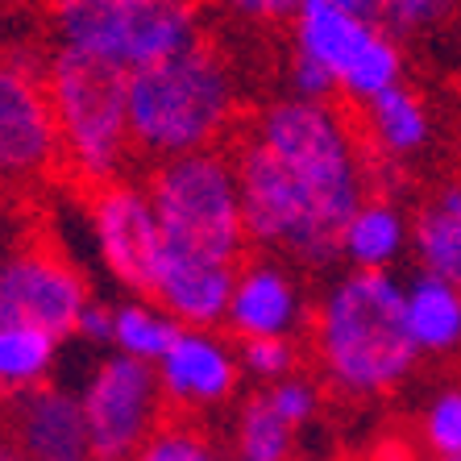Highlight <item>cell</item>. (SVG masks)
Here are the masks:
<instances>
[{"label":"cell","mask_w":461,"mask_h":461,"mask_svg":"<svg viewBox=\"0 0 461 461\" xmlns=\"http://www.w3.org/2000/svg\"><path fill=\"white\" fill-rule=\"evenodd\" d=\"M420 445L437 461L461 457V383H440L420 403Z\"/></svg>","instance_id":"24"},{"label":"cell","mask_w":461,"mask_h":461,"mask_svg":"<svg viewBox=\"0 0 461 461\" xmlns=\"http://www.w3.org/2000/svg\"><path fill=\"white\" fill-rule=\"evenodd\" d=\"M179 333L183 324L150 295H121V300H113V341H108V354L158 366Z\"/></svg>","instance_id":"20"},{"label":"cell","mask_w":461,"mask_h":461,"mask_svg":"<svg viewBox=\"0 0 461 461\" xmlns=\"http://www.w3.org/2000/svg\"><path fill=\"white\" fill-rule=\"evenodd\" d=\"M308 283L291 262L275 254H254L241 262L229 295L225 333L233 341H267V337H287L300 341V333L312 329Z\"/></svg>","instance_id":"13"},{"label":"cell","mask_w":461,"mask_h":461,"mask_svg":"<svg viewBox=\"0 0 461 461\" xmlns=\"http://www.w3.org/2000/svg\"><path fill=\"white\" fill-rule=\"evenodd\" d=\"M0 429L25 461L87 457L84 408H79V391H71V386L42 383L33 391L5 399Z\"/></svg>","instance_id":"14"},{"label":"cell","mask_w":461,"mask_h":461,"mask_svg":"<svg viewBox=\"0 0 461 461\" xmlns=\"http://www.w3.org/2000/svg\"><path fill=\"white\" fill-rule=\"evenodd\" d=\"M129 461H229L195 420H167Z\"/></svg>","instance_id":"25"},{"label":"cell","mask_w":461,"mask_h":461,"mask_svg":"<svg viewBox=\"0 0 461 461\" xmlns=\"http://www.w3.org/2000/svg\"><path fill=\"white\" fill-rule=\"evenodd\" d=\"M76 337L84 345H92V349H108V341H113V303H108V300H92V303H87V312L79 316Z\"/></svg>","instance_id":"30"},{"label":"cell","mask_w":461,"mask_h":461,"mask_svg":"<svg viewBox=\"0 0 461 461\" xmlns=\"http://www.w3.org/2000/svg\"><path fill=\"white\" fill-rule=\"evenodd\" d=\"M237 354H241L246 383H254V386H275V383H283V378L300 375V366H303L300 341H287V337H267V341H237Z\"/></svg>","instance_id":"26"},{"label":"cell","mask_w":461,"mask_h":461,"mask_svg":"<svg viewBox=\"0 0 461 461\" xmlns=\"http://www.w3.org/2000/svg\"><path fill=\"white\" fill-rule=\"evenodd\" d=\"M96 300L76 262L50 249H9L0 254V321H17L59 337H76L79 316Z\"/></svg>","instance_id":"10"},{"label":"cell","mask_w":461,"mask_h":461,"mask_svg":"<svg viewBox=\"0 0 461 461\" xmlns=\"http://www.w3.org/2000/svg\"><path fill=\"white\" fill-rule=\"evenodd\" d=\"M403 321L420 357L461 354V283L416 270L403 283Z\"/></svg>","instance_id":"18"},{"label":"cell","mask_w":461,"mask_h":461,"mask_svg":"<svg viewBox=\"0 0 461 461\" xmlns=\"http://www.w3.org/2000/svg\"><path fill=\"white\" fill-rule=\"evenodd\" d=\"M362 141L375 167V179L383 171H403L416 158L432 150L437 141V117H432L429 100L420 96L411 84H399L383 92L378 100L362 108Z\"/></svg>","instance_id":"15"},{"label":"cell","mask_w":461,"mask_h":461,"mask_svg":"<svg viewBox=\"0 0 461 461\" xmlns=\"http://www.w3.org/2000/svg\"><path fill=\"white\" fill-rule=\"evenodd\" d=\"M291 50L312 59L337 84V96L357 108L408 84L403 42L345 9L341 0H308L291 22Z\"/></svg>","instance_id":"7"},{"label":"cell","mask_w":461,"mask_h":461,"mask_svg":"<svg viewBox=\"0 0 461 461\" xmlns=\"http://www.w3.org/2000/svg\"><path fill=\"white\" fill-rule=\"evenodd\" d=\"M237 117H241L237 71L208 42L129 76L133 150L154 162L221 150Z\"/></svg>","instance_id":"2"},{"label":"cell","mask_w":461,"mask_h":461,"mask_svg":"<svg viewBox=\"0 0 461 461\" xmlns=\"http://www.w3.org/2000/svg\"><path fill=\"white\" fill-rule=\"evenodd\" d=\"M283 96L291 100H312V104H333L337 100V84L324 76L321 67L291 50L283 63Z\"/></svg>","instance_id":"28"},{"label":"cell","mask_w":461,"mask_h":461,"mask_svg":"<svg viewBox=\"0 0 461 461\" xmlns=\"http://www.w3.org/2000/svg\"><path fill=\"white\" fill-rule=\"evenodd\" d=\"M63 162L46 76L0 59V183H33Z\"/></svg>","instance_id":"12"},{"label":"cell","mask_w":461,"mask_h":461,"mask_svg":"<svg viewBox=\"0 0 461 461\" xmlns=\"http://www.w3.org/2000/svg\"><path fill=\"white\" fill-rule=\"evenodd\" d=\"M237 270L241 267L192 254H162L150 300H158L183 329H225Z\"/></svg>","instance_id":"16"},{"label":"cell","mask_w":461,"mask_h":461,"mask_svg":"<svg viewBox=\"0 0 461 461\" xmlns=\"http://www.w3.org/2000/svg\"><path fill=\"white\" fill-rule=\"evenodd\" d=\"M453 461H461V457H453Z\"/></svg>","instance_id":"34"},{"label":"cell","mask_w":461,"mask_h":461,"mask_svg":"<svg viewBox=\"0 0 461 461\" xmlns=\"http://www.w3.org/2000/svg\"><path fill=\"white\" fill-rule=\"evenodd\" d=\"M229 449H233V461H295L300 432L291 429L287 420L270 408V399L254 386L233 408Z\"/></svg>","instance_id":"21"},{"label":"cell","mask_w":461,"mask_h":461,"mask_svg":"<svg viewBox=\"0 0 461 461\" xmlns=\"http://www.w3.org/2000/svg\"><path fill=\"white\" fill-rule=\"evenodd\" d=\"M416 270L461 283V179L437 183L411 212Z\"/></svg>","instance_id":"19"},{"label":"cell","mask_w":461,"mask_h":461,"mask_svg":"<svg viewBox=\"0 0 461 461\" xmlns=\"http://www.w3.org/2000/svg\"><path fill=\"white\" fill-rule=\"evenodd\" d=\"M308 461H324V457H308Z\"/></svg>","instance_id":"32"},{"label":"cell","mask_w":461,"mask_h":461,"mask_svg":"<svg viewBox=\"0 0 461 461\" xmlns=\"http://www.w3.org/2000/svg\"><path fill=\"white\" fill-rule=\"evenodd\" d=\"M246 138L279 162L283 175L337 229H345L362 200L375 195V167L362 129L337 104L275 96L249 117Z\"/></svg>","instance_id":"3"},{"label":"cell","mask_w":461,"mask_h":461,"mask_svg":"<svg viewBox=\"0 0 461 461\" xmlns=\"http://www.w3.org/2000/svg\"><path fill=\"white\" fill-rule=\"evenodd\" d=\"M54 461H92V457H54Z\"/></svg>","instance_id":"31"},{"label":"cell","mask_w":461,"mask_h":461,"mask_svg":"<svg viewBox=\"0 0 461 461\" xmlns=\"http://www.w3.org/2000/svg\"><path fill=\"white\" fill-rule=\"evenodd\" d=\"M154 370L167 411H179V420H200L241 403L246 370L225 329H183Z\"/></svg>","instance_id":"11"},{"label":"cell","mask_w":461,"mask_h":461,"mask_svg":"<svg viewBox=\"0 0 461 461\" xmlns=\"http://www.w3.org/2000/svg\"><path fill=\"white\" fill-rule=\"evenodd\" d=\"M87 241H92V254H96L100 270L125 295H150L154 291L167 241H162V225H158V212H154L150 187L121 179L92 192Z\"/></svg>","instance_id":"9"},{"label":"cell","mask_w":461,"mask_h":461,"mask_svg":"<svg viewBox=\"0 0 461 461\" xmlns=\"http://www.w3.org/2000/svg\"><path fill=\"white\" fill-rule=\"evenodd\" d=\"M212 5L246 25H291L308 0H212Z\"/></svg>","instance_id":"29"},{"label":"cell","mask_w":461,"mask_h":461,"mask_svg":"<svg viewBox=\"0 0 461 461\" xmlns=\"http://www.w3.org/2000/svg\"><path fill=\"white\" fill-rule=\"evenodd\" d=\"M79 408L92 461H129L167 424L158 370L121 354H100L92 362L79 383Z\"/></svg>","instance_id":"8"},{"label":"cell","mask_w":461,"mask_h":461,"mask_svg":"<svg viewBox=\"0 0 461 461\" xmlns=\"http://www.w3.org/2000/svg\"><path fill=\"white\" fill-rule=\"evenodd\" d=\"M54 50L117 67L125 76L204 42L195 0H50Z\"/></svg>","instance_id":"5"},{"label":"cell","mask_w":461,"mask_h":461,"mask_svg":"<svg viewBox=\"0 0 461 461\" xmlns=\"http://www.w3.org/2000/svg\"><path fill=\"white\" fill-rule=\"evenodd\" d=\"M308 349L324 391L354 403L395 395L420 366L403 321V279L378 270L333 275L312 308Z\"/></svg>","instance_id":"1"},{"label":"cell","mask_w":461,"mask_h":461,"mask_svg":"<svg viewBox=\"0 0 461 461\" xmlns=\"http://www.w3.org/2000/svg\"><path fill=\"white\" fill-rule=\"evenodd\" d=\"M341 5L378 25L383 33H391L395 42L440 30L457 9V0H341Z\"/></svg>","instance_id":"23"},{"label":"cell","mask_w":461,"mask_h":461,"mask_svg":"<svg viewBox=\"0 0 461 461\" xmlns=\"http://www.w3.org/2000/svg\"><path fill=\"white\" fill-rule=\"evenodd\" d=\"M258 391L270 399V408L279 411L300 437L321 420V411H324V383L321 378H308L303 370L300 375H291V378H283V383H275V386H258Z\"/></svg>","instance_id":"27"},{"label":"cell","mask_w":461,"mask_h":461,"mask_svg":"<svg viewBox=\"0 0 461 461\" xmlns=\"http://www.w3.org/2000/svg\"><path fill=\"white\" fill-rule=\"evenodd\" d=\"M59 354H63L59 337L17 321H0V399L50 383Z\"/></svg>","instance_id":"22"},{"label":"cell","mask_w":461,"mask_h":461,"mask_svg":"<svg viewBox=\"0 0 461 461\" xmlns=\"http://www.w3.org/2000/svg\"><path fill=\"white\" fill-rule=\"evenodd\" d=\"M46 92L54 104V121H59L67 171L92 192L125 179L129 158L138 154L133 133H129L125 71L84 59V54L54 50L46 63Z\"/></svg>","instance_id":"4"},{"label":"cell","mask_w":461,"mask_h":461,"mask_svg":"<svg viewBox=\"0 0 461 461\" xmlns=\"http://www.w3.org/2000/svg\"><path fill=\"white\" fill-rule=\"evenodd\" d=\"M0 461H5V449H0Z\"/></svg>","instance_id":"33"},{"label":"cell","mask_w":461,"mask_h":461,"mask_svg":"<svg viewBox=\"0 0 461 461\" xmlns=\"http://www.w3.org/2000/svg\"><path fill=\"white\" fill-rule=\"evenodd\" d=\"M408 254H411V212L391 192H375L345 221V229H341L345 270L395 275L399 262Z\"/></svg>","instance_id":"17"},{"label":"cell","mask_w":461,"mask_h":461,"mask_svg":"<svg viewBox=\"0 0 461 461\" xmlns=\"http://www.w3.org/2000/svg\"><path fill=\"white\" fill-rule=\"evenodd\" d=\"M146 187L158 212L167 254H192L229 267L246 262L249 233L233 154L204 150L158 162Z\"/></svg>","instance_id":"6"}]
</instances>
